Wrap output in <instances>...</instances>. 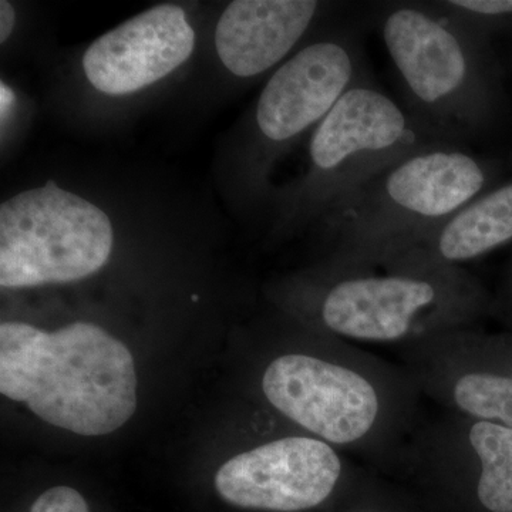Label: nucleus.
I'll use <instances>...</instances> for the list:
<instances>
[{"instance_id": "f257e3e1", "label": "nucleus", "mask_w": 512, "mask_h": 512, "mask_svg": "<svg viewBox=\"0 0 512 512\" xmlns=\"http://www.w3.org/2000/svg\"><path fill=\"white\" fill-rule=\"evenodd\" d=\"M392 60L403 103L461 144L494 133L505 114L493 39L431 2H380L367 18Z\"/></svg>"}, {"instance_id": "f03ea898", "label": "nucleus", "mask_w": 512, "mask_h": 512, "mask_svg": "<svg viewBox=\"0 0 512 512\" xmlns=\"http://www.w3.org/2000/svg\"><path fill=\"white\" fill-rule=\"evenodd\" d=\"M0 392L59 429L106 436L136 412V367L127 346L93 323L45 332L5 322Z\"/></svg>"}, {"instance_id": "7ed1b4c3", "label": "nucleus", "mask_w": 512, "mask_h": 512, "mask_svg": "<svg viewBox=\"0 0 512 512\" xmlns=\"http://www.w3.org/2000/svg\"><path fill=\"white\" fill-rule=\"evenodd\" d=\"M507 164L466 144H437L413 151L346 195L329 212V224L353 258H365L446 221L503 181Z\"/></svg>"}, {"instance_id": "20e7f679", "label": "nucleus", "mask_w": 512, "mask_h": 512, "mask_svg": "<svg viewBox=\"0 0 512 512\" xmlns=\"http://www.w3.org/2000/svg\"><path fill=\"white\" fill-rule=\"evenodd\" d=\"M446 143L458 141L414 116L369 72L343 93L313 130L309 202L329 211L400 158Z\"/></svg>"}, {"instance_id": "39448f33", "label": "nucleus", "mask_w": 512, "mask_h": 512, "mask_svg": "<svg viewBox=\"0 0 512 512\" xmlns=\"http://www.w3.org/2000/svg\"><path fill=\"white\" fill-rule=\"evenodd\" d=\"M111 249L109 217L55 181L0 207L2 288L80 281L106 265Z\"/></svg>"}, {"instance_id": "423d86ee", "label": "nucleus", "mask_w": 512, "mask_h": 512, "mask_svg": "<svg viewBox=\"0 0 512 512\" xmlns=\"http://www.w3.org/2000/svg\"><path fill=\"white\" fill-rule=\"evenodd\" d=\"M362 29V20H349L303 46L272 74L255 111L256 130L268 144L291 143L318 127L343 93L369 73Z\"/></svg>"}, {"instance_id": "0eeeda50", "label": "nucleus", "mask_w": 512, "mask_h": 512, "mask_svg": "<svg viewBox=\"0 0 512 512\" xmlns=\"http://www.w3.org/2000/svg\"><path fill=\"white\" fill-rule=\"evenodd\" d=\"M409 264L390 275L357 274L339 279L325 293L320 316L332 332L352 339L390 342L406 336L414 323L443 308L456 278L443 262L416 249H396ZM384 254V252H382Z\"/></svg>"}, {"instance_id": "6e6552de", "label": "nucleus", "mask_w": 512, "mask_h": 512, "mask_svg": "<svg viewBox=\"0 0 512 512\" xmlns=\"http://www.w3.org/2000/svg\"><path fill=\"white\" fill-rule=\"evenodd\" d=\"M262 387L279 412L330 443L362 439L379 413V399L365 377L316 357H278Z\"/></svg>"}, {"instance_id": "1a4fd4ad", "label": "nucleus", "mask_w": 512, "mask_h": 512, "mask_svg": "<svg viewBox=\"0 0 512 512\" xmlns=\"http://www.w3.org/2000/svg\"><path fill=\"white\" fill-rule=\"evenodd\" d=\"M339 476L340 460L332 447L289 437L231 458L218 470L215 487L238 507L295 512L322 504Z\"/></svg>"}, {"instance_id": "9d476101", "label": "nucleus", "mask_w": 512, "mask_h": 512, "mask_svg": "<svg viewBox=\"0 0 512 512\" xmlns=\"http://www.w3.org/2000/svg\"><path fill=\"white\" fill-rule=\"evenodd\" d=\"M194 45L184 10L156 6L97 39L83 57V69L100 92L134 93L174 72Z\"/></svg>"}, {"instance_id": "9b49d317", "label": "nucleus", "mask_w": 512, "mask_h": 512, "mask_svg": "<svg viewBox=\"0 0 512 512\" xmlns=\"http://www.w3.org/2000/svg\"><path fill=\"white\" fill-rule=\"evenodd\" d=\"M329 5L315 0H237L222 13L215 33L229 72L251 79L281 63Z\"/></svg>"}, {"instance_id": "f8f14e48", "label": "nucleus", "mask_w": 512, "mask_h": 512, "mask_svg": "<svg viewBox=\"0 0 512 512\" xmlns=\"http://www.w3.org/2000/svg\"><path fill=\"white\" fill-rule=\"evenodd\" d=\"M511 241L512 177L488 188L441 224L400 239L376 254L416 249L451 265L478 258Z\"/></svg>"}, {"instance_id": "ddd939ff", "label": "nucleus", "mask_w": 512, "mask_h": 512, "mask_svg": "<svg viewBox=\"0 0 512 512\" xmlns=\"http://www.w3.org/2000/svg\"><path fill=\"white\" fill-rule=\"evenodd\" d=\"M470 443L483 467L481 504L491 512H512V429L481 420L470 431Z\"/></svg>"}, {"instance_id": "4468645a", "label": "nucleus", "mask_w": 512, "mask_h": 512, "mask_svg": "<svg viewBox=\"0 0 512 512\" xmlns=\"http://www.w3.org/2000/svg\"><path fill=\"white\" fill-rule=\"evenodd\" d=\"M454 399L471 416L512 429V377L466 375L454 387Z\"/></svg>"}, {"instance_id": "2eb2a0df", "label": "nucleus", "mask_w": 512, "mask_h": 512, "mask_svg": "<svg viewBox=\"0 0 512 512\" xmlns=\"http://www.w3.org/2000/svg\"><path fill=\"white\" fill-rule=\"evenodd\" d=\"M471 28L491 37L512 36V0H436Z\"/></svg>"}, {"instance_id": "dca6fc26", "label": "nucleus", "mask_w": 512, "mask_h": 512, "mask_svg": "<svg viewBox=\"0 0 512 512\" xmlns=\"http://www.w3.org/2000/svg\"><path fill=\"white\" fill-rule=\"evenodd\" d=\"M30 512H89V505L79 491L59 485L40 495Z\"/></svg>"}, {"instance_id": "f3484780", "label": "nucleus", "mask_w": 512, "mask_h": 512, "mask_svg": "<svg viewBox=\"0 0 512 512\" xmlns=\"http://www.w3.org/2000/svg\"><path fill=\"white\" fill-rule=\"evenodd\" d=\"M15 26V10L6 0L0 2V42L5 43Z\"/></svg>"}, {"instance_id": "a211bd4d", "label": "nucleus", "mask_w": 512, "mask_h": 512, "mask_svg": "<svg viewBox=\"0 0 512 512\" xmlns=\"http://www.w3.org/2000/svg\"><path fill=\"white\" fill-rule=\"evenodd\" d=\"M13 103H15V94L9 89L6 84L2 83L0 87V109H2V120H5L6 114L12 109Z\"/></svg>"}, {"instance_id": "6ab92c4d", "label": "nucleus", "mask_w": 512, "mask_h": 512, "mask_svg": "<svg viewBox=\"0 0 512 512\" xmlns=\"http://www.w3.org/2000/svg\"><path fill=\"white\" fill-rule=\"evenodd\" d=\"M505 164H507V167L511 168V170H512V148H511L510 154H508L507 163H505Z\"/></svg>"}, {"instance_id": "aec40b11", "label": "nucleus", "mask_w": 512, "mask_h": 512, "mask_svg": "<svg viewBox=\"0 0 512 512\" xmlns=\"http://www.w3.org/2000/svg\"><path fill=\"white\" fill-rule=\"evenodd\" d=\"M510 295H512V272H511V278H510Z\"/></svg>"}]
</instances>
